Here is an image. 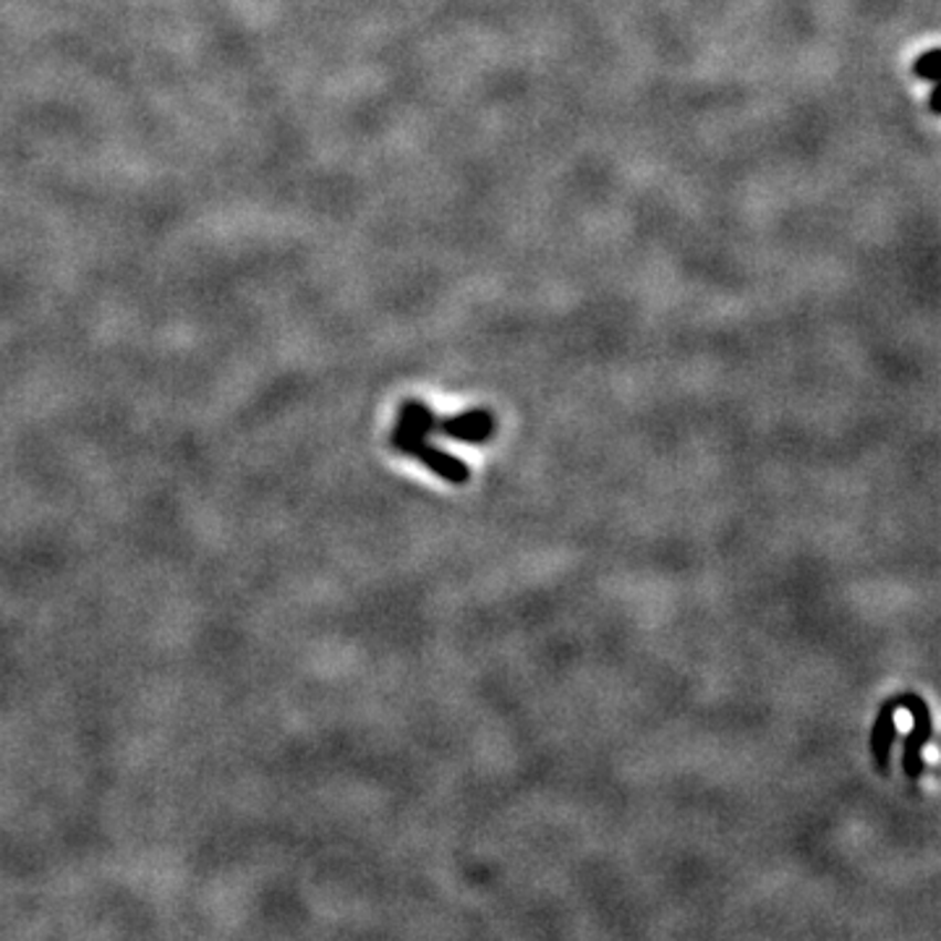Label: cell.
Returning <instances> with one entry per match:
<instances>
[{
    "instance_id": "6da1fadb",
    "label": "cell",
    "mask_w": 941,
    "mask_h": 941,
    "mask_svg": "<svg viewBox=\"0 0 941 941\" xmlns=\"http://www.w3.org/2000/svg\"><path fill=\"white\" fill-rule=\"evenodd\" d=\"M892 701L897 704V709L910 711V717H912L910 736L902 740V769H905V774L910 776V780H918V776H923L926 769H929V766H926L923 755H921L923 748L929 746L931 732H933L929 704H926L918 694H900V696H895Z\"/></svg>"
},
{
    "instance_id": "7a4b0ae2",
    "label": "cell",
    "mask_w": 941,
    "mask_h": 941,
    "mask_svg": "<svg viewBox=\"0 0 941 941\" xmlns=\"http://www.w3.org/2000/svg\"><path fill=\"white\" fill-rule=\"evenodd\" d=\"M390 442H392V447H395V451H401L403 455H411V458H416L419 463H422V466L434 470V474L442 476L445 482L458 484V487L468 484L470 468L461 458H455L453 453L440 451V447H434L426 440H419V437H390Z\"/></svg>"
},
{
    "instance_id": "3957f363",
    "label": "cell",
    "mask_w": 941,
    "mask_h": 941,
    "mask_svg": "<svg viewBox=\"0 0 941 941\" xmlns=\"http://www.w3.org/2000/svg\"><path fill=\"white\" fill-rule=\"evenodd\" d=\"M437 432L451 440L468 442V445H482V442H487L495 434V419H491L489 411L474 409L466 413H455V416L442 419V422L437 419Z\"/></svg>"
},
{
    "instance_id": "277c9868",
    "label": "cell",
    "mask_w": 941,
    "mask_h": 941,
    "mask_svg": "<svg viewBox=\"0 0 941 941\" xmlns=\"http://www.w3.org/2000/svg\"><path fill=\"white\" fill-rule=\"evenodd\" d=\"M895 715H897V704L895 701H887V704L881 706L879 717H876L874 730H871V753H874L876 766H879L881 772L889 764V751H892V746H895V740H897Z\"/></svg>"
},
{
    "instance_id": "5b68a950",
    "label": "cell",
    "mask_w": 941,
    "mask_h": 941,
    "mask_svg": "<svg viewBox=\"0 0 941 941\" xmlns=\"http://www.w3.org/2000/svg\"><path fill=\"white\" fill-rule=\"evenodd\" d=\"M916 74L929 78V82H939V50H929L923 59H918Z\"/></svg>"
}]
</instances>
